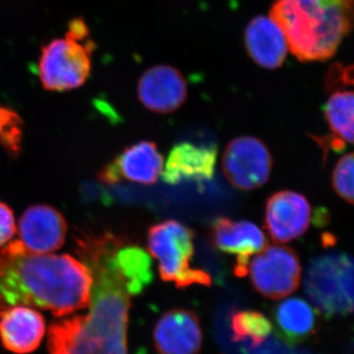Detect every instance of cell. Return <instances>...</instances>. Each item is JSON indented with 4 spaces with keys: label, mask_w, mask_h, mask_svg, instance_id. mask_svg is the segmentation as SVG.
Here are the masks:
<instances>
[{
    "label": "cell",
    "mask_w": 354,
    "mask_h": 354,
    "mask_svg": "<svg viewBox=\"0 0 354 354\" xmlns=\"http://www.w3.org/2000/svg\"><path fill=\"white\" fill-rule=\"evenodd\" d=\"M118 237L78 241V254L92 276L88 312L53 321L48 328L50 354H128L130 297L113 260Z\"/></svg>",
    "instance_id": "obj_1"
},
{
    "label": "cell",
    "mask_w": 354,
    "mask_h": 354,
    "mask_svg": "<svg viewBox=\"0 0 354 354\" xmlns=\"http://www.w3.org/2000/svg\"><path fill=\"white\" fill-rule=\"evenodd\" d=\"M92 276L72 256L27 252L18 241L0 250V309L50 310L66 317L88 308Z\"/></svg>",
    "instance_id": "obj_2"
},
{
    "label": "cell",
    "mask_w": 354,
    "mask_h": 354,
    "mask_svg": "<svg viewBox=\"0 0 354 354\" xmlns=\"http://www.w3.org/2000/svg\"><path fill=\"white\" fill-rule=\"evenodd\" d=\"M269 16L299 62H325L353 30L354 0H274Z\"/></svg>",
    "instance_id": "obj_3"
},
{
    "label": "cell",
    "mask_w": 354,
    "mask_h": 354,
    "mask_svg": "<svg viewBox=\"0 0 354 354\" xmlns=\"http://www.w3.org/2000/svg\"><path fill=\"white\" fill-rule=\"evenodd\" d=\"M95 48L85 21L72 20L64 37L53 39L41 48L39 77L44 88L66 92L83 86L92 70Z\"/></svg>",
    "instance_id": "obj_4"
},
{
    "label": "cell",
    "mask_w": 354,
    "mask_h": 354,
    "mask_svg": "<svg viewBox=\"0 0 354 354\" xmlns=\"http://www.w3.org/2000/svg\"><path fill=\"white\" fill-rule=\"evenodd\" d=\"M147 247L149 254L158 261L162 281L174 283L177 288L212 285L208 272L191 266L194 232L183 223L169 220L152 225L147 234Z\"/></svg>",
    "instance_id": "obj_5"
},
{
    "label": "cell",
    "mask_w": 354,
    "mask_h": 354,
    "mask_svg": "<svg viewBox=\"0 0 354 354\" xmlns=\"http://www.w3.org/2000/svg\"><path fill=\"white\" fill-rule=\"evenodd\" d=\"M304 290L326 318L354 314V258L344 253L315 258L305 272Z\"/></svg>",
    "instance_id": "obj_6"
},
{
    "label": "cell",
    "mask_w": 354,
    "mask_h": 354,
    "mask_svg": "<svg viewBox=\"0 0 354 354\" xmlns=\"http://www.w3.org/2000/svg\"><path fill=\"white\" fill-rule=\"evenodd\" d=\"M247 276L254 290L270 299H281L295 292L300 285L301 266L292 248L267 245L249 262Z\"/></svg>",
    "instance_id": "obj_7"
},
{
    "label": "cell",
    "mask_w": 354,
    "mask_h": 354,
    "mask_svg": "<svg viewBox=\"0 0 354 354\" xmlns=\"http://www.w3.org/2000/svg\"><path fill=\"white\" fill-rule=\"evenodd\" d=\"M221 165L227 180L235 188L252 191L269 180L272 157L262 140L241 136L230 142L223 152Z\"/></svg>",
    "instance_id": "obj_8"
},
{
    "label": "cell",
    "mask_w": 354,
    "mask_h": 354,
    "mask_svg": "<svg viewBox=\"0 0 354 354\" xmlns=\"http://www.w3.org/2000/svg\"><path fill=\"white\" fill-rule=\"evenodd\" d=\"M164 157L152 141H141L128 147L99 174L102 183L114 185L130 181L144 185L157 183L164 171Z\"/></svg>",
    "instance_id": "obj_9"
},
{
    "label": "cell",
    "mask_w": 354,
    "mask_h": 354,
    "mask_svg": "<svg viewBox=\"0 0 354 354\" xmlns=\"http://www.w3.org/2000/svg\"><path fill=\"white\" fill-rule=\"evenodd\" d=\"M212 244L221 252L236 256L234 271L236 277H246L251 258L267 246V239L255 223L220 216L209 228Z\"/></svg>",
    "instance_id": "obj_10"
},
{
    "label": "cell",
    "mask_w": 354,
    "mask_h": 354,
    "mask_svg": "<svg viewBox=\"0 0 354 354\" xmlns=\"http://www.w3.org/2000/svg\"><path fill=\"white\" fill-rule=\"evenodd\" d=\"M311 220V207L306 198L295 191L274 193L268 199L265 223L272 241L286 243L306 232Z\"/></svg>",
    "instance_id": "obj_11"
},
{
    "label": "cell",
    "mask_w": 354,
    "mask_h": 354,
    "mask_svg": "<svg viewBox=\"0 0 354 354\" xmlns=\"http://www.w3.org/2000/svg\"><path fill=\"white\" fill-rule=\"evenodd\" d=\"M139 101L153 113H174L187 99V83L171 65H156L144 72L137 85Z\"/></svg>",
    "instance_id": "obj_12"
},
{
    "label": "cell",
    "mask_w": 354,
    "mask_h": 354,
    "mask_svg": "<svg viewBox=\"0 0 354 354\" xmlns=\"http://www.w3.org/2000/svg\"><path fill=\"white\" fill-rule=\"evenodd\" d=\"M153 339L160 354H199L203 346L201 321L193 310H169L156 324Z\"/></svg>",
    "instance_id": "obj_13"
},
{
    "label": "cell",
    "mask_w": 354,
    "mask_h": 354,
    "mask_svg": "<svg viewBox=\"0 0 354 354\" xmlns=\"http://www.w3.org/2000/svg\"><path fill=\"white\" fill-rule=\"evenodd\" d=\"M21 245L27 252L50 254L64 245L67 223L64 216L48 205L26 209L18 225Z\"/></svg>",
    "instance_id": "obj_14"
},
{
    "label": "cell",
    "mask_w": 354,
    "mask_h": 354,
    "mask_svg": "<svg viewBox=\"0 0 354 354\" xmlns=\"http://www.w3.org/2000/svg\"><path fill=\"white\" fill-rule=\"evenodd\" d=\"M218 147L196 145L190 142L176 144L171 149L162 176L165 183L176 185L183 181L208 183L215 176Z\"/></svg>",
    "instance_id": "obj_15"
},
{
    "label": "cell",
    "mask_w": 354,
    "mask_h": 354,
    "mask_svg": "<svg viewBox=\"0 0 354 354\" xmlns=\"http://www.w3.org/2000/svg\"><path fill=\"white\" fill-rule=\"evenodd\" d=\"M46 330L44 316L31 307L0 309V339L11 353L28 354L36 351Z\"/></svg>",
    "instance_id": "obj_16"
},
{
    "label": "cell",
    "mask_w": 354,
    "mask_h": 354,
    "mask_svg": "<svg viewBox=\"0 0 354 354\" xmlns=\"http://www.w3.org/2000/svg\"><path fill=\"white\" fill-rule=\"evenodd\" d=\"M247 53L264 69H278L288 57L285 34L270 16H256L249 22L244 35Z\"/></svg>",
    "instance_id": "obj_17"
},
{
    "label": "cell",
    "mask_w": 354,
    "mask_h": 354,
    "mask_svg": "<svg viewBox=\"0 0 354 354\" xmlns=\"http://www.w3.org/2000/svg\"><path fill=\"white\" fill-rule=\"evenodd\" d=\"M318 315V310L301 298H288L272 308V328L279 339L288 346H298L315 335L319 328Z\"/></svg>",
    "instance_id": "obj_18"
},
{
    "label": "cell",
    "mask_w": 354,
    "mask_h": 354,
    "mask_svg": "<svg viewBox=\"0 0 354 354\" xmlns=\"http://www.w3.org/2000/svg\"><path fill=\"white\" fill-rule=\"evenodd\" d=\"M113 260L130 295H138L153 281L150 255L138 246L123 247L120 241L114 247Z\"/></svg>",
    "instance_id": "obj_19"
},
{
    "label": "cell",
    "mask_w": 354,
    "mask_h": 354,
    "mask_svg": "<svg viewBox=\"0 0 354 354\" xmlns=\"http://www.w3.org/2000/svg\"><path fill=\"white\" fill-rule=\"evenodd\" d=\"M230 328L234 341L244 342L250 348L260 346L274 330L269 318L256 310H236L232 312Z\"/></svg>",
    "instance_id": "obj_20"
},
{
    "label": "cell",
    "mask_w": 354,
    "mask_h": 354,
    "mask_svg": "<svg viewBox=\"0 0 354 354\" xmlns=\"http://www.w3.org/2000/svg\"><path fill=\"white\" fill-rule=\"evenodd\" d=\"M326 120L335 136L354 144V92H335L324 108Z\"/></svg>",
    "instance_id": "obj_21"
},
{
    "label": "cell",
    "mask_w": 354,
    "mask_h": 354,
    "mask_svg": "<svg viewBox=\"0 0 354 354\" xmlns=\"http://www.w3.org/2000/svg\"><path fill=\"white\" fill-rule=\"evenodd\" d=\"M332 184L339 197L354 205V153H348L337 162L333 171Z\"/></svg>",
    "instance_id": "obj_22"
},
{
    "label": "cell",
    "mask_w": 354,
    "mask_h": 354,
    "mask_svg": "<svg viewBox=\"0 0 354 354\" xmlns=\"http://www.w3.org/2000/svg\"><path fill=\"white\" fill-rule=\"evenodd\" d=\"M17 232L12 209L0 202V250L12 241Z\"/></svg>",
    "instance_id": "obj_23"
}]
</instances>
